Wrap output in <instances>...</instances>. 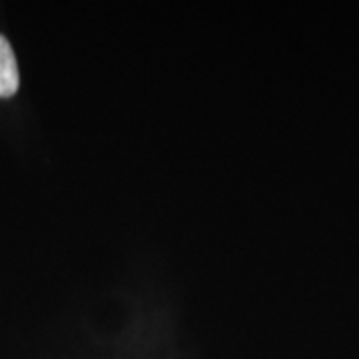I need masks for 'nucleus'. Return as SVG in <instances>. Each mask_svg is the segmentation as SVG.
<instances>
[{"label":"nucleus","instance_id":"1","mask_svg":"<svg viewBox=\"0 0 359 359\" xmlns=\"http://www.w3.org/2000/svg\"><path fill=\"white\" fill-rule=\"evenodd\" d=\"M20 86V72L11 42L0 34V98H11Z\"/></svg>","mask_w":359,"mask_h":359}]
</instances>
